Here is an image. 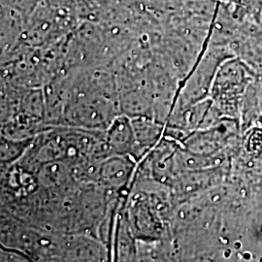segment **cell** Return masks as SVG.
<instances>
[{
  "instance_id": "1",
  "label": "cell",
  "mask_w": 262,
  "mask_h": 262,
  "mask_svg": "<svg viewBox=\"0 0 262 262\" xmlns=\"http://www.w3.org/2000/svg\"><path fill=\"white\" fill-rule=\"evenodd\" d=\"M103 165L99 174L102 176L104 183L111 187H120L127 182L125 178L129 169L126 161L122 159H112L110 161H106Z\"/></svg>"
}]
</instances>
